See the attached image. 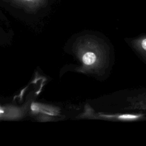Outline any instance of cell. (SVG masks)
Instances as JSON below:
<instances>
[{"mask_svg":"<svg viewBox=\"0 0 146 146\" xmlns=\"http://www.w3.org/2000/svg\"><path fill=\"white\" fill-rule=\"evenodd\" d=\"M124 109L146 110V92L128 98L127 99V106Z\"/></svg>","mask_w":146,"mask_h":146,"instance_id":"3957f363","label":"cell"},{"mask_svg":"<svg viewBox=\"0 0 146 146\" xmlns=\"http://www.w3.org/2000/svg\"><path fill=\"white\" fill-rule=\"evenodd\" d=\"M143 113H106L96 112L90 104L84 106L83 111L80 113L77 118L87 119H99L110 121H131L144 119Z\"/></svg>","mask_w":146,"mask_h":146,"instance_id":"7a4b0ae2","label":"cell"},{"mask_svg":"<svg viewBox=\"0 0 146 146\" xmlns=\"http://www.w3.org/2000/svg\"><path fill=\"white\" fill-rule=\"evenodd\" d=\"M73 52L80 64L75 68L77 72L100 75L108 64V45L95 36L85 35L78 37L74 43Z\"/></svg>","mask_w":146,"mask_h":146,"instance_id":"6da1fadb","label":"cell"},{"mask_svg":"<svg viewBox=\"0 0 146 146\" xmlns=\"http://www.w3.org/2000/svg\"><path fill=\"white\" fill-rule=\"evenodd\" d=\"M130 42L132 47L146 59V35L132 39Z\"/></svg>","mask_w":146,"mask_h":146,"instance_id":"5b68a950","label":"cell"},{"mask_svg":"<svg viewBox=\"0 0 146 146\" xmlns=\"http://www.w3.org/2000/svg\"><path fill=\"white\" fill-rule=\"evenodd\" d=\"M15 5L27 10H36L45 3L47 0H9Z\"/></svg>","mask_w":146,"mask_h":146,"instance_id":"277c9868","label":"cell"}]
</instances>
